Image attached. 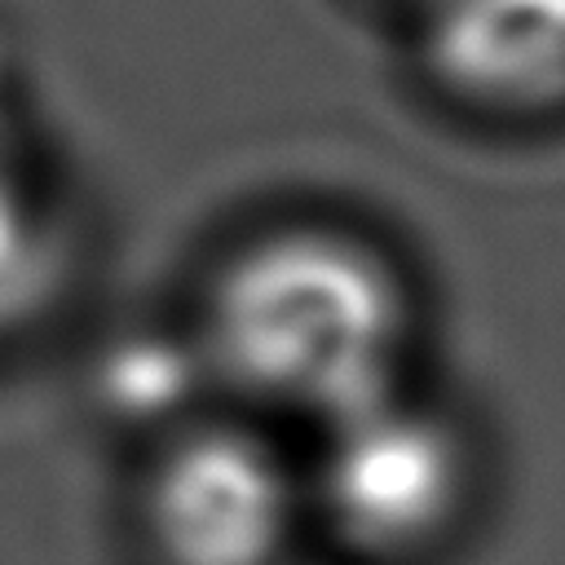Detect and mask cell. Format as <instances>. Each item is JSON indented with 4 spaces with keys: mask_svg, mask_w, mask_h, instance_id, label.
Masks as SVG:
<instances>
[{
    "mask_svg": "<svg viewBox=\"0 0 565 565\" xmlns=\"http://www.w3.org/2000/svg\"><path fill=\"white\" fill-rule=\"evenodd\" d=\"M212 384V371L203 362V349L190 335H163V331H137L102 362V397L110 411L137 424H154L163 433L199 419L190 397H199Z\"/></svg>",
    "mask_w": 565,
    "mask_h": 565,
    "instance_id": "5b68a950",
    "label": "cell"
},
{
    "mask_svg": "<svg viewBox=\"0 0 565 565\" xmlns=\"http://www.w3.org/2000/svg\"><path fill=\"white\" fill-rule=\"evenodd\" d=\"M159 565H282L309 525L300 463L247 419H190L163 433L141 490Z\"/></svg>",
    "mask_w": 565,
    "mask_h": 565,
    "instance_id": "3957f363",
    "label": "cell"
},
{
    "mask_svg": "<svg viewBox=\"0 0 565 565\" xmlns=\"http://www.w3.org/2000/svg\"><path fill=\"white\" fill-rule=\"evenodd\" d=\"M305 516L344 556L415 565L441 552L477 499V450L459 419L411 384L322 428L300 463Z\"/></svg>",
    "mask_w": 565,
    "mask_h": 565,
    "instance_id": "7a4b0ae2",
    "label": "cell"
},
{
    "mask_svg": "<svg viewBox=\"0 0 565 565\" xmlns=\"http://www.w3.org/2000/svg\"><path fill=\"white\" fill-rule=\"evenodd\" d=\"M415 322V291L380 243L291 221L216 265L194 340L216 388L322 428L411 384Z\"/></svg>",
    "mask_w": 565,
    "mask_h": 565,
    "instance_id": "6da1fadb",
    "label": "cell"
},
{
    "mask_svg": "<svg viewBox=\"0 0 565 565\" xmlns=\"http://www.w3.org/2000/svg\"><path fill=\"white\" fill-rule=\"evenodd\" d=\"M411 4H419V0H411Z\"/></svg>",
    "mask_w": 565,
    "mask_h": 565,
    "instance_id": "8992f818",
    "label": "cell"
},
{
    "mask_svg": "<svg viewBox=\"0 0 565 565\" xmlns=\"http://www.w3.org/2000/svg\"><path fill=\"white\" fill-rule=\"evenodd\" d=\"M428 84L490 119L565 110V0H419Z\"/></svg>",
    "mask_w": 565,
    "mask_h": 565,
    "instance_id": "277c9868",
    "label": "cell"
}]
</instances>
